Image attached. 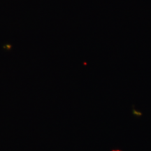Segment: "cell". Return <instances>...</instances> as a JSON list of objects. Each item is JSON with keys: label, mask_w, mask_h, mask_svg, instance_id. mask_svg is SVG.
I'll use <instances>...</instances> for the list:
<instances>
[{"label": "cell", "mask_w": 151, "mask_h": 151, "mask_svg": "<svg viewBox=\"0 0 151 151\" xmlns=\"http://www.w3.org/2000/svg\"><path fill=\"white\" fill-rule=\"evenodd\" d=\"M132 113H133L134 116L137 117V118H140V117L142 116V115H143L142 113H141V111L136 110L134 106H133V107H132Z\"/></svg>", "instance_id": "obj_1"}, {"label": "cell", "mask_w": 151, "mask_h": 151, "mask_svg": "<svg viewBox=\"0 0 151 151\" xmlns=\"http://www.w3.org/2000/svg\"><path fill=\"white\" fill-rule=\"evenodd\" d=\"M111 151H123V150H120V149H113V150H111Z\"/></svg>", "instance_id": "obj_2"}]
</instances>
